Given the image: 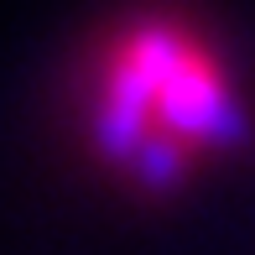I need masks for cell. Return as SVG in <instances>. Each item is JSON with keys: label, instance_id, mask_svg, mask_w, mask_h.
I'll return each instance as SVG.
<instances>
[{"label": "cell", "instance_id": "6da1fadb", "mask_svg": "<svg viewBox=\"0 0 255 255\" xmlns=\"http://www.w3.org/2000/svg\"><path fill=\"white\" fill-rule=\"evenodd\" d=\"M235 125L240 110L224 63L182 26H135L104 57L99 135L146 177H177Z\"/></svg>", "mask_w": 255, "mask_h": 255}]
</instances>
